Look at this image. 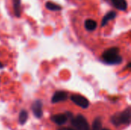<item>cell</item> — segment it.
I'll return each mask as SVG.
<instances>
[{
    "mask_svg": "<svg viewBox=\"0 0 131 130\" xmlns=\"http://www.w3.org/2000/svg\"><path fill=\"white\" fill-rule=\"evenodd\" d=\"M120 49L117 47L111 48L106 50L102 54V59L104 61L111 65L119 64L123 61L122 57L120 55Z\"/></svg>",
    "mask_w": 131,
    "mask_h": 130,
    "instance_id": "cell-1",
    "label": "cell"
},
{
    "mask_svg": "<svg viewBox=\"0 0 131 130\" xmlns=\"http://www.w3.org/2000/svg\"><path fill=\"white\" fill-rule=\"evenodd\" d=\"M131 120V108L129 107L121 113H117L111 117V122L116 127L121 125H130Z\"/></svg>",
    "mask_w": 131,
    "mask_h": 130,
    "instance_id": "cell-2",
    "label": "cell"
},
{
    "mask_svg": "<svg viewBox=\"0 0 131 130\" xmlns=\"http://www.w3.org/2000/svg\"><path fill=\"white\" fill-rule=\"evenodd\" d=\"M71 125L77 130H90L89 123L87 119L81 114H78L75 117L70 119Z\"/></svg>",
    "mask_w": 131,
    "mask_h": 130,
    "instance_id": "cell-3",
    "label": "cell"
},
{
    "mask_svg": "<svg viewBox=\"0 0 131 130\" xmlns=\"http://www.w3.org/2000/svg\"><path fill=\"white\" fill-rule=\"evenodd\" d=\"M71 101L76 104L77 106L80 107L82 109H87L89 107V101L87 98L84 97L79 95V94H74L71 96Z\"/></svg>",
    "mask_w": 131,
    "mask_h": 130,
    "instance_id": "cell-4",
    "label": "cell"
},
{
    "mask_svg": "<svg viewBox=\"0 0 131 130\" xmlns=\"http://www.w3.org/2000/svg\"><path fill=\"white\" fill-rule=\"evenodd\" d=\"M31 110L33 114L36 118H41L43 116V111H42V102L39 100H35L32 105H31Z\"/></svg>",
    "mask_w": 131,
    "mask_h": 130,
    "instance_id": "cell-5",
    "label": "cell"
},
{
    "mask_svg": "<svg viewBox=\"0 0 131 130\" xmlns=\"http://www.w3.org/2000/svg\"><path fill=\"white\" fill-rule=\"evenodd\" d=\"M68 97V93L64 91H57L54 93V94L53 95L51 98V103H57L63 102V101L67 100Z\"/></svg>",
    "mask_w": 131,
    "mask_h": 130,
    "instance_id": "cell-6",
    "label": "cell"
},
{
    "mask_svg": "<svg viewBox=\"0 0 131 130\" xmlns=\"http://www.w3.org/2000/svg\"><path fill=\"white\" fill-rule=\"evenodd\" d=\"M68 120V118L65 113L56 114V115H54L51 117V120L58 126H62V125L65 124L67 123Z\"/></svg>",
    "mask_w": 131,
    "mask_h": 130,
    "instance_id": "cell-7",
    "label": "cell"
},
{
    "mask_svg": "<svg viewBox=\"0 0 131 130\" xmlns=\"http://www.w3.org/2000/svg\"><path fill=\"white\" fill-rule=\"evenodd\" d=\"M116 8L121 11H126L127 9V2L126 0H111Z\"/></svg>",
    "mask_w": 131,
    "mask_h": 130,
    "instance_id": "cell-8",
    "label": "cell"
},
{
    "mask_svg": "<svg viewBox=\"0 0 131 130\" xmlns=\"http://www.w3.org/2000/svg\"><path fill=\"white\" fill-rule=\"evenodd\" d=\"M116 17H117V13H116L115 11H109V12H108L107 14H106V15H104V17L103 18L102 21H101V26H102V27L106 26V25L108 24V22H109L110 21L114 19Z\"/></svg>",
    "mask_w": 131,
    "mask_h": 130,
    "instance_id": "cell-9",
    "label": "cell"
},
{
    "mask_svg": "<svg viewBox=\"0 0 131 130\" xmlns=\"http://www.w3.org/2000/svg\"><path fill=\"white\" fill-rule=\"evenodd\" d=\"M97 22L92 19H88L84 22V28L88 31H93L97 28Z\"/></svg>",
    "mask_w": 131,
    "mask_h": 130,
    "instance_id": "cell-10",
    "label": "cell"
},
{
    "mask_svg": "<svg viewBox=\"0 0 131 130\" xmlns=\"http://www.w3.org/2000/svg\"><path fill=\"white\" fill-rule=\"evenodd\" d=\"M15 15L18 18L21 16V0H12Z\"/></svg>",
    "mask_w": 131,
    "mask_h": 130,
    "instance_id": "cell-11",
    "label": "cell"
},
{
    "mask_svg": "<svg viewBox=\"0 0 131 130\" xmlns=\"http://www.w3.org/2000/svg\"><path fill=\"white\" fill-rule=\"evenodd\" d=\"M102 128V120L101 117H97L94 119L92 123V127L90 130H101Z\"/></svg>",
    "mask_w": 131,
    "mask_h": 130,
    "instance_id": "cell-12",
    "label": "cell"
},
{
    "mask_svg": "<svg viewBox=\"0 0 131 130\" xmlns=\"http://www.w3.org/2000/svg\"><path fill=\"white\" fill-rule=\"evenodd\" d=\"M28 112L25 110H22L20 113H19V116H18V120H19V123L21 125H24L27 120H28Z\"/></svg>",
    "mask_w": 131,
    "mask_h": 130,
    "instance_id": "cell-13",
    "label": "cell"
},
{
    "mask_svg": "<svg viewBox=\"0 0 131 130\" xmlns=\"http://www.w3.org/2000/svg\"><path fill=\"white\" fill-rule=\"evenodd\" d=\"M45 7H46L48 9H49V10H51V11H60V10H61V8H62L60 5H57V4H55V3H54V2H46Z\"/></svg>",
    "mask_w": 131,
    "mask_h": 130,
    "instance_id": "cell-14",
    "label": "cell"
},
{
    "mask_svg": "<svg viewBox=\"0 0 131 130\" xmlns=\"http://www.w3.org/2000/svg\"><path fill=\"white\" fill-rule=\"evenodd\" d=\"M58 130H75L72 128H68V127H61L59 129H58Z\"/></svg>",
    "mask_w": 131,
    "mask_h": 130,
    "instance_id": "cell-15",
    "label": "cell"
},
{
    "mask_svg": "<svg viewBox=\"0 0 131 130\" xmlns=\"http://www.w3.org/2000/svg\"><path fill=\"white\" fill-rule=\"evenodd\" d=\"M3 67H4V65H3L2 63H0V69H1V68H2Z\"/></svg>",
    "mask_w": 131,
    "mask_h": 130,
    "instance_id": "cell-16",
    "label": "cell"
},
{
    "mask_svg": "<svg viewBox=\"0 0 131 130\" xmlns=\"http://www.w3.org/2000/svg\"><path fill=\"white\" fill-rule=\"evenodd\" d=\"M102 130H110V129H103Z\"/></svg>",
    "mask_w": 131,
    "mask_h": 130,
    "instance_id": "cell-17",
    "label": "cell"
}]
</instances>
